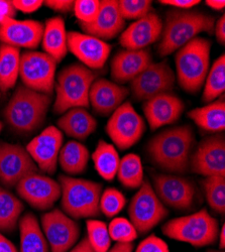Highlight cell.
Masks as SVG:
<instances>
[{"mask_svg":"<svg viewBox=\"0 0 225 252\" xmlns=\"http://www.w3.org/2000/svg\"><path fill=\"white\" fill-rule=\"evenodd\" d=\"M195 134L190 125L174 126L156 134L147 145L152 162L159 169L179 175L190 167Z\"/></svg>","mask_w":225,"mask_h":252,"instance_id":"1","label":"cell"},{"mask_svg":"<svg viewBox=\"0 0 225 252\" xmlns=\"http://www.w3.org/2000/svg\"><path fill=\"white\" fill-rule=\"evenodd\" d=\"M215 18L197 9H170L166 13L165 23L158 44L160 57H167L202 32L214 31Z\"/></svg>","mask_w":225,"mask_h":252,"instance_id":"2","label":"cell"},{"mask_svg":"<svg viewBox=\"0 0 225 252\" xmlns=\"http://www.w3.org/2000/svg\"><path fill=\"white\" fill-rule=\"evenodd\" d=\"M52 96L19 85L4 108V118L19 133L37 130L46 120Z\"/></svg>","mask_w":225,"mask_h":252,"instance_id":"3","label":"cell"},{"mask_svg":"<svg viewBox=\"0 0 225 252\" xmlns=\"http://www.w3.org/2000/svg\"><path fill=\"white\" fill-rule=\"evenodd\" d=\"M212 43L197 36L177 51L175 56L176 80L189 94H197L203 87L210 69Z\"/></svg>","mask_w":225,"mask_h":252,"instance_id":"4","label":"cell"},{"mask_svg":"<svg viewBox=\"0 0 225 252\" xmlns=\"http://www.w3.org/2000/svg\"><path fill=\"white\" fill-rule=\"evenodd\" d=\"M96 79L97 74L93 70L79 63L63 68L55 82L54 112L63 114L75 107L88 108L90 88Z\"/></svg>","mask_w":225,"mask_h":252,"instance_id":"5","label":"cell"},{"mask_svg":"<svg viewBox=\"0 0 225 252\" xmlns=\"http://www.w3.org/2000/svg\"><path fill=\"white\" fill-rule=\"evenodd\" d=\"M61 205L63 212L74 220L98 217L102 185L90 180L60 176Z\"/></svg>","mask_w":225,"mask_h":252,"instance_id":"6","label":"cell"},{"mask_svg":"<svg viewBox=\"0 0 225 252\" xmlns=\"http://www.w3.org/2000/svg\"><path fill=\"white\" fill-rule=\"evenodd\" d=\"M219 223L206 208L183 217L174 218L163 224L162 234L194 247L213 245L218 240Z\"/></svg>","mask_w":225,"mask_h":252,"instance_id":"7","label":"cell"},{"mask_svg":"<svg viewBox=\"0 0 225 252\" xmlns=\"http://www.w3.org/2000/svg\"><path fill=\"white\" fill-rule=\"evenodd\" d=\"M169 215V210L156 195L149 181H144L129 206V221L137 233L145 235Z\"/></svg>","mask_w":225,"mask_h":252,"instance_id":"8","label":"cell"},{"mask_svg":"<svg viewBox=\"0 0 225 252\" xmlns=\"http://www.w3.org/2000/svg\"><path fill=\"white\" fill-rule=\"evenodd\" d=\"M58 63L44 52L28 51L20 55L19 77L24 86L46 95H53Z\"/></svg>","mask_w":225,"mask_h":252,"instance_id":"9","label":"cell"},{"mask_svg":"<svg viewBox=\"0 0 225 252\" xmlns=\"http://www.w3.org/2000/svg\"><path fill=\"white\" fill-rule=\"evenodd\" d=\"M106 133L117 149L127 151L136 144L146 131V123L127 101L110 115L105 127Z\"/></svg>","mask_w":225,"mask_h":252,"instance_id":"10","label":"cell"},{"mask_svg":"<svg viewBox=\"0 0 225 252\" xmlns=\"http://www.w3.org/2000/svg\"><path fill=\"white\" fill-rule=\"evenodd\" d=\"M176 75L167 61L152 64L130 82V91L137 101H147L158 95L172 93Z\"/></svg>","mask_w":225,"mask_h":252,"instance_id":"11","label":"cell"},{"mask_svg":"<svg viewBox=\"0 0 225 252\" xmlns=\"http://www.w3.org/2000/svg\"><path fill=\"white\" fill-rule=\"evenodd\" d=\"M153 183L156 195L165 206L180 211H187L193 207L197 188L191 179L159 174L153 176Z\"/></svg>","mask_w":225,"mask_h":252,"instance_id":"12","label":"cell"},{"mask_svg":"<svg viewBox=\"0 0 225 252\" xmlns=\"http://www.w3.org/2000/svg\"><path fill=\"white\" fill-rule=\"evenodd\" d=\"M191 171L204 178H225V138L222 132L202 139L190 158Z\"/></svg>","mask_w":225,"mask_h":252,"instance_id":"13","label":"cell"},{"mask_svg":"<svg viewBox=\"0 0 225 252\" xmlns=\"http://www.w3.org/2000/svg\"><path fill=\"white\" fill-rule=\"evenodd\" d=\"M42 230L51 252H68L79 240L78 223L59 209L42 216Z\"/></svg>","mask_w":225,"mask_h":252,"instance_id":"14","label":"cell"},{"mask_svg":"<svg viewBox=\"0 0 225 252\" xmlns=\"http://www.w3.org/2000/svg\"><path fill=\"white\" fill-rule=\"evenodd\" d=\"M15 189L20 198L40 211L51 209L62 194L59 182L37 173L31 174L20 180Z\"/></svg>","mask_w":225,"mask_h":252,"instance_id":"15","label":"cell"},{"mask_svg":"<svg viewBox=\"0 0 225 252\" xmlns=\"http://www.w3.org/2000/svg\"><path fill=\"white\" fill-rule=\"evenodd\" d=\"M37 172L38 167L24 146L0 142V181L5 187L14 188L20 180Z\"/></svg>","mask_w":225,"mask_h":252,"instance_id":"16","label":"cell"},{"mask_svg":"<svg viewBox=\"0 0 225 252\" xmlns=\"http://www.w3.org/2000/svg\"><path fill=\"white\" fill-rule=\"evenodd\" d=\"M63 140V132L56 126H49L30 141L26 149L38 170L50 175L56 173Z\"/></svg>","mask_w":225,"mask_h":252,"instance_id":"17","label":"cell"},{"mask_svg":"<svg viewBox=\"0 0 225 252\" xmlns=\"http://www.w3.org/2000/svg\"><path fill=\"white\" fill-rule=\"evenodd\" d=\"M67 44L68 51L90 70L103 68L111 52L106 41L78 32H67Z\"/></svg>","mask_w":225,"mask_h":252,"instance_id":"18","label":"cell"},{"mask_svg":"<svg viewBox=\"0 0 225 252\" xmlns=\"http://www.w3.org/2000/svg\"><path fill=\"white\" fill-rule=\"evenodd\" d=\"M44 25L33 19L6 18L0 23V43L16 49L33 50L42 43Z\"/></svg>","mask_w":225,"mask_h":252,"instance_id":"19","label":"cell"},{"mask_svg":"<svg viewBox=\"0 0 225 252\" xmlns=\"http://www.w3.org/2000/svg\"><path fill=\"white\" fill-rule=\"evenodd\" d=\"M161 31V19L157 12L152 10L122 32L119 43L126 50H144L160 39Z\"/></svg>","mask_w":225,"mask_h":252,"instance_id":"20","label":"cell"},{"mask_svg":"<svg viewBox=\"0 0 225 252\" xmlns=\"http://www.w3.org/2000/svg\"><path fill=\"white\" fill-rule=\"evenodd\" d=\"M152 131L175 123L185 110V104L173 93L158 95L145 101L142 106Z\"/></svg>","mask_w":225,"mask_h":252,"instance_id":"21","label":"cell"},{"mask_svg":"<svg viewBox=\"0 0 225 252\" xmlns=\"http://www.w3.org/2000/svg\"><path fill=\"white\" fill-rule=\"evenodd\" d=\"M129 95V89L104 78H97L90 88L89 105L101 116L111 115Z\"/></svg>","mask_w":225,"mask_h":252,"instance_id":"22","label":"cell"},{"mask_svg":"<svg viewBox=\"0 0 225 252\" xmlns=\"http://www.w3.org/2000/svg\"><path fill=\"white\" fill-rule=\"evenodd\" d=\"M153 63L150 50H122L112 59L110 74L117 84L131 82L141 72H144Z\"/></svg>","mask_w":225,"mask_h":252,"instance_id":"23","label":"cell"},{"mask_svg":"<svg viewBox=\"0 0 225 252\" xmlns=\"http://www.w3.org/2000/svg\"><path fill=\"white\" fill-rule=\"evenodd\" d=\"M80 27L86 34L105 41L122 32L126 27V20L119 13L116 0H103L94 22L90 25L80 24Z\"/></svg>","mask_w":225,"mask_h":252,"instance_id":"24","label":"cell"},{"mask_svg":"<svg viewBox=\"0 0 225 252\" xmlns=\"http://www.w3.org/2000/svg\"><path fill=\"white\" fill-rule=\"evenodd\" d=\"M57 124L61 131L78 140H85L97 128L96 119L82 107H75L66 111L59 118Z\"/></svg>","mask_w":225,"mask_h":252,"instance_id":"25","label":"cell"},{"mask_svg":"<svg viewBox=\"0 0 225 252\" xmlns=\"http://www.w3.org/2000/svg\"><path fill=\"white\" fill-rule=\"evenodd\" d=\"M44 53L60 63L68 54L67 32L65 20L61 16H54L47 19L44 25L42 37Z\"/></svg>","mask_w":225,"mask_h":252,"instance_id":"26","label":"cell"},{"mask_svg":"<svg viewBox=\"0 0 225 252\" xmlns=\"http://www.w3.org/2000/svg\"><path fill=\"white\" fill-rule=\"evenodd\" d=\"M188 117L198 127L210 133H220L225 129V101L219 98L205 106L194 108L188 112Z\"/></svg>","mask_w":225,"mask_h":252,"instance_id":"27","label":"cell"},{"mask_svg":"<svg viewBox=\"0 0 225 252\" xmlns=\"http://www.w3.org/2000/svg\"><path fill=\"white\" fill-rule=\"evenodd\" d=\"M20 247L18 252H49V244L39 226L36 217L32 213H27L20 217L18 222Z\"/></svg>","mask_w":225,"mask_h":252,"instance_id":"28","label":"cell"},{"mask_svg":"<svg viewBox=\"0 0 225 252\" xmlns=\"http://www.w3.org/2000/svg\"><path fill=\"white\" fill-rule=\"evenodd\" d=\"M89 159L90 153L86 146L77 140H70L61 149L58 162L64 173L77 176L86 171Z\"/></svg>","mask_w":225,"mask_h":252,"instance_id":"29","label":"cell"},{"mask_svg":"<svg viewBox=\"0 0 225 252\" xmlns=\"http://www.w3.org/2000/svg\"><path fill=\"white\" fill-rule=\"evenodd\" d=\"M92 160L96 172L102 179L110 182L116 177L120 158L114 145L101 139L92 154Z\"/></svg>","mask_w":225,"mask_h":252,"instance_id":"30","label":"cell"},{"mask_svg":"<svg viewBox=\"0 0 225 252\" xmlns=\"http://www.w3.org/2000/svg\"><path fill=\"white\" fill-rule=\"evenodd\" d=\"M19 49L0 44V92L12 89L19 77Z\"/></svg>","mask_w":225,"mask_h":252,"instance_id":"31","label":"cell"},{"mask_svg":"<svg viewBox=\"0 0 225 252\" xmlns=\"http://www.w3.org/2000/svg\"><path fill=\"white\" fill-rule=\"evenodd\" d=\"M24 209V204L19 198L0 186V232H13Z\"/></svg>","mask_w":225,"mask_h":252,"instance_id":"32","label":"cell"},{"mask_svg":"<svg viewBox=\"0 0 225 252\" xmlns=\"http://www.w3.org/2000/svg\"><path fill=\"white\" fill-rule=\"evenodd\" d=\"M225 91V55L222 54L213 63L204 82L202 101L211 103L223 96Z\"/></svg>","mask_w":225,"mask_h":252,"instance_id":"33","label":"cell"},{"mask_svg":"<svg viewBox=\"0 0 225 252\" xmlns=\"http://www.w3.org/2000/svg\"><path fill=\"white\" fill-rule=\"evenodd\" d=\"M119 183L127 189H138L144 183V167L141 158L135 154H129L120 159L116 174Z\"/></svg>","mask_w":225,"mask_h":252,"instance_id":"34","label":"cell"},{"mask_svg":"<svg viewBox=\"0 0 225 252\" xmlns=\"http://www.w3.org/2000/svg\"><path fill=\"white\" fill-rule=\"evenodd\" d=\"M206 201L214 212L220 215L225 213V178L211 176L201 182Z\"/></svg>","mask_w":225,"mask_h":252,"instance_id":"35","label":"cell"},{"mask_svg":"<svg viewBox=\"0 0 225 252\" xmlns=\"http://www.w3.org/2000/svg\"><path fill=\"white\" fill-rule=\"evenodd\" d=\"M87 236L94 252H107L111 247V238L106 223L96 219L86 221Z\"/></svg>","mask_w":225,"mask_h":252,"instance_id":"36","label":"cell"},{"mask_svg":"<svg viewBox=\"0 0 225 252\" xmlns=\"http://www.w3.org/2000/svg\"><path fill=\"white\" fill-rule=\"evenodd\" d=\"M127 205L125 195L115 188H106L102 191L99 201L100 212L106 217L112 218L118 215Z\"/></svg>","mask_w":225,"mask_h":252,"instance_id":"37","label":"cell"},{"mask_svg":"<svg viewBox=\"0 0 225 252\" xmlns=\"http://www.w3.org/2000/svg\"><path fill=\"white\" fill-rule=\"evenodd\" d=\"M108 232L111 240L116 243H131L138 237L133 224L124 217L114 218L108 225Z\"/></svg>","mask_w":225,"mask_h":252,"instance_id":"38","label":"cell"},{"mask_svg":"<svg viewBox=\"0 0 225 252\" xmlns=\"http://www.w3.org/2000/svg\"><path fill=\"white\" fill-rule=\"evenodd\" d=\"M118 10L125 20H137L146 16L153 10L151 0H119L117 1Z\"/></svg>","mask_w":225,"mask_h":252,"instance_id":"39","label":"cell"},{"mask_svg":"<svg viewBox=\"0 0 225 252\" xmlns=\"http://www.w3.org/2000/svg\"><path fill=\"white\" fill-rule=\"evenodd\" d=\"M100 4L99 0H76L73 11L80 24L90 25L99 13Z\"/></svg>","mask_w":225,"mask_h":252,"instance_id":"40","label":"cell"},{"mask_svg":"<svg viewBox=\"0 0 225 252\" xmlns=\"http://www.w3.org/2000/svg\"><path fill=\"white\" fill-rule=\"evenodd\" d=\"M134 252H170V248L165 240L152 234L137 245Z\"/></svg>","mask_w":225,"mask_h":252,"instance_id":"41","label":"cell"},{"mask_svg":"<svg viewBox=\"0 0 225 252\" xmlns=\"http://www.w3.org/2000/svg\"><path fill=\"white\" fill-rule=\"evenodd\" d=\"M12 4L17 11H22L23 13H33L37 9L42 7L44 1L42 0H14Z\"/></svg>","mask_w":225,"mask_h":252,"instance_id":"42","label":"cell"},{"mask_svg":"<svg viewBox=\"0 0 225 252\" xmlns=\"http://www.w3.org/2000/svg\"><path fill=\"white\" fill-rule=\"evenodd\" d=\"M75 1L72 0H48L44 4L54 11L61 13H69L74 10Z\"/></svg>","mask_w":225,"mask_h":252,"instance_id":"43","label":"cell"},{"mask_svg":"<svg viewBox=\"0 0 225 252\" xmlns=\"http://www.w3.org/2000/svg\"><path fill=\"white\" fill-rule=\"evenodd\" d=\"M200 2V0H161L160 1L163 5H170L176 9H192Z\"/></svg>","mask_w":225,"mask_h":252,"instance_id":"44","label":"cell"},{"mask_svg":"<svg viewBox=\"0 0 225 252\" xmlns=\"http://www.w3.org/2000/svg\"><path fill=\"white\" fill-rule=\"evenodd\" d=\"M16 10L12 4V1L8 0H0V23L6 18H14Z\"/></svg>","mask_w":225,"mask_h":252,"instance_id":"45","label":"cell"},{"mask_svg":"<svg viewBox=\"0 0 225 252\" xmlns=\"http://www.w3.org/2000/svg\"><path fill=\"white\" fill-rule=\"evenodd\" d=\"M214 32L217 41L223 46L225 44V14H222V16L215 23Z\"/></svg>","mask_w":225,"mask_h":252,"instance_id":"46","label":"cell"},{"mask_svg":"<svg viewBox=\"0 0 225 252\" xmlns=\"http://www.w3.org/2000/svg\"><path fill=\"white\" fill-rule=\"evenodd\" d=\"M68 252H94L88 239L86 237L82 238L78 243H76Z\"/></svg>","mask_w":225,"mask_h":252,"instance_id":"47","label":"cell"},{"mask_svg":"<svg viewBox=\"0 0 225 252\" xmlns=\"http://www.w3.org/2000/svg\"><path fill=\"white\" fill-rule=\"evenodd\" d=\"M0 252H18L15 245L0 232Z\"/></svg>","mask_w":225,"mask_h":252,"instance_id":"48","label":"cell"},{"mask_svg":"<svg viewBox=\"0 0 225 252\" xmlns=\"http://www.w3.org/2000/svg\"><path fill=\"white\" fill-rule=\"evenodd\" d=\"M133 243H116L107 252H133Z\"/></svg>","mask_w":225,"mask_h":252,"instance_id":"49","label":"cell"},{"mask_svg":"<svg viewBox=\"0 0 225 252\" xmlns=\"http://www.w3.org/2000/svg\"><path fill=\"white\" fill-rule=\"evenodd\" d=\"M206 4L214 10H223L225 7V1L223 0H220V1L219 0H207Z\"/></svg>","mask_w":225,"mask_h":252,"instance_id":"50","label":"cell"},{"mask_svg":"<svg viewBox=\"0 0 225 252\" xmlns=\"http://www.w3.org/2000/svg\"><path fill=\"white\" fill-rule=\"evenodd\" d=\"M218 240H219V247L224 248L225 247V225L224 224L222 225L221 229L219 230Z\"/></svg>","mask_w":225,"mask_h":252,"instance_id":"51","label":"cell"},{"mask_svg":"<svg viewBox=\"0 0 225 252\" xmlns=\"http://www.w3.org/2000/svg\"><path fill=\"white\" fill-rule=\"evenodd\" d=\"M208 252H222V251H219V250H209Z\"/></svg>","mask_w":225,"mask_h":252,"instance_id":"52","label":"cell"},{"mask_svg":"<svg viewBox=\"0 0 225 252\" xmlns=\"http://www.w3.org/2000/svg\"><path fill=\"white\" fill-rule=\"evenodd\" d=\"M1 129H2V124L0 122V132H1Z\"/></svg>","mask_w":225,"mask_h":252,"instance_id":"53","label":"cell"},{"mask_svg":"<svg viewBox=\"0 0 225 252\" xmlns=\"http://www.w3.org/2000/svg\"><path fill=\"white\" fill-rule=\"evenodd\" d=\"M0 100H1V93H0Z\"/></svg>","mask_w":225,"mask_h":252,"instance_id":"54","label":"cell"}]
</instances>
